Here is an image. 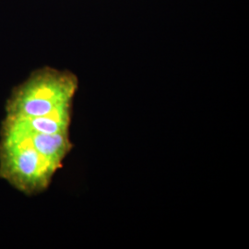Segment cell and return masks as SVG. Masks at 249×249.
<instances>
[{
    "label": "cell",
    "instance_id": "6da1fadb",
    "mask_svg": "<svg viewBox=\"0 0 249 249\" xmlns=\"http://www.w3.org/2000/svg\"><path fill=\"white\" fill-rule=\"evenodd\" d=\"M77 89L78 80L72 73L49 68L37 71L12 90L6 103V116L52 115L72 107Z\"/></svg>",
    "mask_w": 249,
    "mask_h": 249
},
{
    "label": "cell",
    "instance_id": "7a4b0ae2",
    "mask_svg": "<svg viewBox=\"0 0 249 249\" xmlns=\"http://www.w3.org/2000/svg\"><path fill=\"white\" fill-rule=\"evenodd\" d=\"M22 136H0V178L27 196L44 192L57 171Z\"/></svg>",
    "mask_w": 249,
    "mask_h": 249
},
{
    "label": "cell",
    "instance_id": "3957f363",
    "mask_svg": "<svg viewBox=\"0 0 249 249\" xmlns=\"http://www.w3.org/2000/svg\"><path fill=\"white\" fill-rule=\"evenodd\" d=\"M0 136H22L44 158L59 169L73 148L70 132L57 134L27 133L7 127L0 128Z\"/></svg>",
    "mask_w": 249,
    "mask_h": 249
},
{
    "label": "cell",
    "instance_id": "277c9868",
    "mask_svg": "<svg viewBox=\"0 0 249 249\" xmlns=\"http://www.w3.org/2000/svg\"><path fill=\"white\" fill-rule=\"evenodd\" d=\"M71 121V107L48 116L35 117L6 116L1 123V126L27 133H68L70 132Z\"/></svg>",
    "mask_w": 249,
    "mask_h": 249
}]
</instances>
